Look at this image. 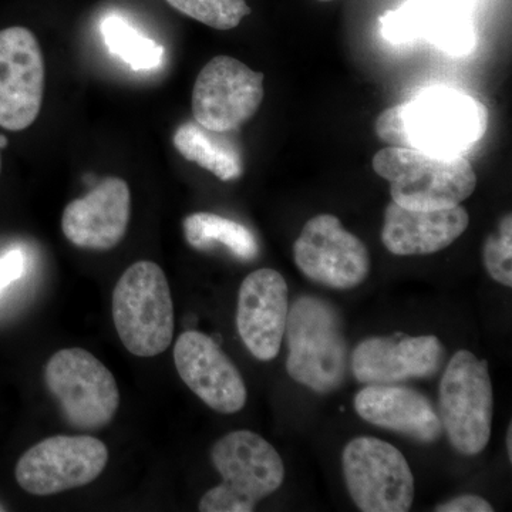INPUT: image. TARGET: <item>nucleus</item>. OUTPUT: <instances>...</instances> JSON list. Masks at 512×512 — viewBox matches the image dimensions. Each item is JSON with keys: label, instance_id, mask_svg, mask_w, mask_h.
Masks as SVG:
<instances>
[{"label": "nucleus", "instance_id": "f257e3e1", "mask_svg": "<svg viewBox=\"0 0 512 512\" xmlns=\"http://www.w3.org/2000/svg\"><path fill=\"white\" fill-rule=\"evenodd\" d=\"M288 375L316 393L335 392L350 365L349 343L340 313L332 303L302 296L293 302L286 320Z\"/></svg>", "mask_w": 512, "mask_h": 512}, {"label": "nucleus", "instance_id": "f03ea898", "mask_svg": "<svg viewBox=\"0 0 512 512\" xmlns=\"http://www.w3.org/2000/svg\"><path fill=\"white\" fill-rule=\"evenodd\" d=\"M373 170L390 183L392 201L409 210H447L461 205L477 187L473 165L464 156H437L416 148L377 151Z\"/></svg>", "mask_w": 512, "mask_h": 512}, {"label": "nucleus", "instance_id": "7ed1b4c3", "mask_svg": "<svg viewBox=\"0 0 512 512\" xmlns=\"http://www.w3.org/2000/svg\"><path fill=\"white\" fill-rule=\"evenodd\" d=\"M211 461L222 483L202 495L201 512H251L281 488L285 467L278 451L259 434L237 430L211 448Z\"/></svg>", "mask_w": 512, "mask_h": 512}, {"label": "nucleus", "instance_id": "20e7f679", "mask_svg": "<svg viewBox=\"0 0 512 512\" xmlns=\"http://www.w3.org/2000/svg\"><path fill=\"white\" fill-rule=\"evenodd\" d=\"M117 335L131 355H161L173 343L174 303L163 269L151 261L128 266L113 292Z\"/></svg>", "mask_w": 512, "mask_h": 512}, {"label": "nucleus", "instance_id": "39448f33", "mask_svg": "<svg viewBox=\"0 0 512 512\" xmlns=\"http://www.w3.org/2000/svg\"><path fill=\"white\" fill-rule=\"evenodd\" d=\"M403 147L437 156H464L487 130L483 103L448 87H434L402 104Z\"/></svg>", "mask_w": 512, "mask_h": 512}, {"label": "nucleus", "instance_id": "423d86ee", "mask_svg": "<svg viewBox=\"0 0 512 512\" xmlns=\"http://www.w3.org/2000/svg\"><path fill=\"white\" fill-rule=\"evenodd\" d=\"M439 417L451 446L464 456L487 447L493 430L494 393L485 360L468 350L451 357L441 377Z\"/></svg>", "mask_w": 512, "mask_h": 512}, {"label": "nucleus", "instance_id": "0eeeda50", "mask_svg": "<svg viewBox=\"0 0 512 512\" xmlns=\"http://www.w3.org/2000/svg\"><path fill=\"white\" fill-rule=\"evenodd\" d=\"M47 389L67 423L79 430H99L116 416L120 392L113 373L82 348L59 350L45 369Z\"/></svg>", "mask_w": 512, "mask_h": 512}, {"label": "nucleus", "instance_id": "6e6552de", "mask_svg": "<svg viewBox=\"0 0 512 512\" xmlns=\"http://www.w3.org/2000/svg\"><path fill=\"white\" fill-rule=\"evenodd\" d=\"M343 476L363 512H406L414 500L412 468L402 451L376 437H356L343 450Z\"/></svg>", "mask_w": 512, "mask_h": 512}, {"label": "nucleus", "instance_id": "1a4fd4ad", "mask_svg": "<svg viewBox=\"0 0 512 512\" xmlns=\"http://www.w3.org/2000/svg\"><path fill=\"white\" fill-rule=\"evenodd\" d=\"M264 73L229 56L202 67L192 90V116L200 126L229 133L255 116L265 97Z\"/></svg>", "mask_w": 512, "mask_h": 512}, {"label": "nucleus", "instance_id": "9d476101", "mask_svg": "<svg viewBox=\"0 0 512 512\" xmlns=\"http://www.w3.org/2000/svg\"><path fill=\"white\" fill-rule=\"evenodd\" d=\"M109 461L106 444L92 436H53L29 448L16 464V481L26 493L55 495L100 477Z\"/></svg>", "mask_w": 512, "mask_h": 512}, {"label": "nucleus", "instance_id": "9b49d317", "mask_svg": "<svg viewBox=\"0 0 512 512\" xmlns=\"http://www.w3.org/2000/svg\"><path fill=\"white\" fill-rule=\"evenodd\" d=\"M293 259L306 278L333 289H353L370 274L365 242L343 228L338 217L320 214L302 228Z\"/></svg>", "mask_w": 512, "mask_h": 512}, {"label": "nucleus", "instance_id": "f8f14e48", "mask_svg": "<svg viewBox=\"0 0 512 512\" xmlns=\"http://www.w3.org/2000/svg\"><path fill=\"white\" fill-rule=\"evenodd\" d=\"M45 57L35 33L23 26L0 30V127L26 130L45 97Z\"/></svg>", "mask_w": 512, "mask_h": 512}, {"label": "nucleus", "instance_id": "ddd939ff", "mask_svg": "<svg viewBox=\"0 0 512 512\" xmlns=\"http://www.w3.org/2000/svg\"><path fill=\"white\" fill-rule=\"evenodd\" d=\"M178 375L192 393L221 414L241 412L248 392L241 373L214 339L197 330H188L174 346Z\"/></svg>", "mask_w": 512, "mask_h": 512}, {"label": "nucleus", "instance_id": "4468645a", "mask_svg": "<svg viewBox=\"0 0 512 512\" xmlns=\"http://www.w3.org/2000/svg\"><path fill=\"white\" fill-rule=\"evenodd\" d=\"M289 289L284 276L271 268L252 272L239 288L237 328L245 348L262 362L278 356L285 338Z\"/></svg>", "mask_w": 512, "mask_h": 512}, {"label": "nucleus", "instance_id": "2eb2a0df", "mask_svg": "<svg viewBox=\"0 0 512 512\" xmlns=\"http://www.w3.org/2000/svg\"><path fill=\"white\" fill-rule=\"evenodd\" d=\"M130 215L128 184L119 177H107L64 208L63 234L74 247L109 251L126 237Z\"/></svg>", "mask_w": 512, "mask_h": 512}, {"label": "nucleus", "instance_id": "dca6fc26", "mask_svg": "<svg viewBox=\"0 0 512 512\" xmlns=\"http://www.w3.org/2000/svg\"><path fill=\"white\" fill-rule=\"evenodd\" d=\"M443 359L444 348L436 336L370 338L353 350L350 366L360 383L397 384L436 375Z\"/></svg>", "mask_w": 512, "mask_h": 512}, {"label": "nucleus", "instance_id": "f3484780", "mask_svg": "<svg viewBox=\"0 0 512 512\" xmlns=\"http://www.w3.org/2000/svg\"><path fill=\"white\" fill-rule=\"evenodd\" d=\"M356 413L367 423L420 443L440 440L439 414L424 394L397 384H367L355 397Z\"/></svg>", "mask_w": 512, "mask_h": 512}, {"label": "nucleus", "instance_id": "a211bd4d", "mask_svg": "<svg viewBox=\"0 0 512 512\" xmlns=\"http://www.w3.org/2000/svg\"><path fill=\"white\" fill-rule=\"evenodd\" d=\"M470 215L461 205L447 210L421 211L390 202L384 211L382 242L397 256L436 254L466 232Z\"/></svg>", "mask_w": 512, "mask_h": 512}, {"label": "nucleus", "instance_id": "6ab92c4d", "mask_svg": "<svg viewBox=\"0 0 512 512\" xmlns=\"http://www.w3.org/2000/svg\"><path fill=\"white\" fill-rule=\"evenodd\" d=\"M225 134L208 130L195 120L187 121L175 131L173 144L185 160L210 171L218 180L234 181L244 174V158Z\"/></svg>", "mask_w": 512, "mask_h": 512}, {"label": "nucleus", "instance_id": "aec40b11", "mask_svg": "<svg viewBox=\"0 0 512 512\" xmlns=\"http://www.w3.org/2000/svg\"><path fill=\"white\" fill-rule=\"evenodd\" d=\"M184 237L198 251L221 245L241 261H254L259 254L255 235L245 225L212 212H195L183 222Z\"/></svg>", "mask_w": 512, "mask_h": 512}, {"label": "nucleus", "instance_id": "412c9836", "mask_svg": "<svg viewBox=\"0 0 512 512\" xmlns=\"http://www.w3.org/2000/svg\"><path fill=\"white\" fill-rule=\"evenodd\" d=\"M107 50L134 72H148L163 64L165 50L121 16L110 15L100 25Z\"/></svg>", "mask_w": 512, "mask_h": 512}, {"label": "nucleus", "instance_id": "4be33fe9", "mask_svg": "<svg viewBox=\"0 0 512 512\" xmlns=\"http://www.w3.org/2000/svg\"><path fill=\"white\" fill-rule=\"evenodd\" d=\"M421 2L424 6V39L429 40L431 45L446 55H470L477 42L471 13L440 8L427 0Z\"/></svg>", "mask_w": 512, "mask_h": 512}, {"label": "nucleus", "instance_id": "5701e85b", "mask_svg": "<svg viewBox=\"0 0 512 512\" xmlns=\"http://www.w3.org/2000/svg\"><path fill=\"white\" fill-rule=\"evenodd\" d=\"M175 10L217 30L237 28L251 8L245 0H165Z\"/></svg>", "mask_w": 512, "mask_h": 512}, {"label": "nucleus", "instance_id": "b1692460", "mask_svg": "<svg viewBox=\"0 0 512 512\" xmlns=\"http://www.w3.org/2000/svg\"><path fill=\"white\" fill-rule=\"evenodd\" d=\"M380 33L394 45L414 42L424 33V6L421 0H407L399 9L380 16Z\"/></svg>", "mask_w": 512, "mask_h": 512}, {"label": "nucleus", "instance_id": "393cba45", "mask_svg": "<svg viewBox=\"0 0 512 512\" xmlns=\"http://www.w3.org/2000/svg\"><path fill=\"white\" fill-rule=\"evenodd\" d=\"M483 259L488 274L498 284L512 286V218L505 215L498 234H491L484 245Z\"/></svg>", "mask_w": 512, "mask_h": 512}, {"label": "nucleus", "instance_id": "a878e982", "mask_svg": "<svg viewBox=\"0 0 512 512\" xmlns=\"http://www.w3.org/2000/svg\"><path fill=\"white\" fill-rule=\"evenodd\" d=\"M25 271V255L19 249H13L0 258V291L19 279Z\"/></svg>", "mask_w": 512, "mask_h": 512}, {"label": "nucleus", "instance_id": "bb28decb", "mask_svg": "<svg viewBox=\"0 0 512 512\" xmlns=\"http://www.w3.org/2000/svg\"><path fill=\"white\" fill-rule=\"evenodd\" d=\"M437 512H493V505L478 495H460L436 508Z\"/></svg>", "mask_w": 512, "mask_h": 512}, {"label": "nucleus", "instance_id": "cd10ccee", "mask_svg": "<svg viewBox=\"0 0 512 512\" xmlns=\"http://www.w3.org/2000/svg\"><path fill=\"white\" fill-rule=\"evenodd\" d=\"M433 5L440 8L461 10V12H473L477 0H429Z\"/></svg>", "mask_w": 512, "mask_h": 512}, {"label": "nucleus", "instance_id": "c85d7f7f", "mask_svg": "<svg viewBox=\"0 0 512 512\" xmlns=\"http://www.w3.org/2000/svg\"><path fill=\"white\" fill-rule=\"evenodd\" d=\"M507 451H508V457H510V460H512V426H511V424L507 430Z\"/></svg>", "mask_w": 512, "mask_h": 512}, {"label": "nucleus", "instance_id": "c756f323", "mask_svg": "<svg viewBox=\"0 0 512 512\" xmlns=\"http://www.w3.org/2000/svg\"><path fill=\"white\" fill-rule=\"evenodd\" d=\"M6 146H8V138L0 134V148H5Z\"/></svg>", "mask_w": 512, "mask_h": 512}, {"label": "nucleus", "instance_id": "7c9ffc66", "mask_svg": "<svg viewBox=\"0 0 512 512\" xmlns=\"http://www.w3.org/2000/svg\"><path fill=\"white\" fill-rule=\"evenodd\" d=\"M319 2H333V0H319Z\"/></svg>", "mask_w": 512, "mask_h": 512}, {"label": "nucleus", "instance_id": "2f4dec72", "mask_svg": "<svg viewBox=\"0 0 512 512\" xmlns=\"http://www.w3.org/2000/svg\"><path fill=\"white\" fill-rule=\"evenodd\" d=\"M0 171H2V158H0Z\"/></svg>", "mask_w": 512, "mask_h": 512}]
</instances>
